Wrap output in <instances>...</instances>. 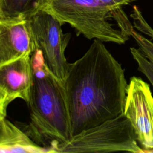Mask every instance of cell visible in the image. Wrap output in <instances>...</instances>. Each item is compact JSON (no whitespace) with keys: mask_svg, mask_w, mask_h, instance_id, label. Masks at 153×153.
I'll use <instances>...</instances> for the list:
<instances>
[{"mask_svg":"<svg viewBox=\"0 0 153 153\" xmlns=\"http://www.w3.org/2000/svg\"><path fill=\"white\" fill-rule=\"evenodd\" d=\"M35 50L27 20L0 22V65L31 56Z\"/></svg>","mask_w":153,"mask_h":153,"instance_id":"obj_8","label":"cell"},{"mask_svg":"<svg viewBox=\"0 0 153 153\" xmlns=\"http://www.w3.org/2000/svg\"><path fill=\"white\" fill-rule=\"evenodd\" d=\"M131 36L134 39L139 49L152 62H153V42L133 30Z\"/></svg>","mask_w":153,"mask_h":153,"instance_id":"obj_12","label":"cell"},{"mask_svg":"<svg viewBox=\"0 0 153 153\" xmlns=\"http://www.w3.org/2000/svg\"><path fill=\"white\" fill-rule=\"evenodd\" d=\"M72 136L123 113L128 84L124 69L102 41L94 39L69 63L63 82Z\"/></svg>","mask_w":153,"mask_h":153,"instance_id":"obj_1","label":"cell"},{"mask_svg":"<svg viewBox=\"0 0 153 153\" xmlns=\"http://www.w3.org/2000/svg\"><path fill=\"white\" fill-rule=\"evenodd\" d=\"M130 53L137 64L138 70L146 76L153 86V62L150 60L139 48L131 47Z\"/></svg>","mask_w":153,"mask_h":153,"instance_id":"obj_11","label":"cell"},{"mask_svg":"<svg viewBox=\"0 0 153 153\" xmlns=\"http://www.w3.org/2000/svg\"><path fill=\"white\" fill-rule=\"evenodd\" d=\"M40 9L88 39L124 44L134 30L123 7L110 6L100 0H43Z\"/></svg>","mask_w":153,"mask_h":153,"instance_id":"obj_3","label":"cell"},{"mask_svg":"<svg viewBox=\"0 0 153 153\" xmlns=\"http://www.w3.org/2000/svg\"><path fill=\"white\" fill-rule=\"evenodd\" d=\"M33 83L28 134L38 144L54 148L72 137L63 82L47 67L43 55L36 49L31 55Z\"/></svg>","mask_w":153,"mask_h":153,"instance_id":"obj_2","label":"cell"},{"mask_svg":"<svg viewBox=\"0 0 153 153\" xmlns=\"http://www.w3.org/2000/svg\"><path fill=\"white\" fill-rule=\"evenodd\" d=\"M43 0H40L39 2ZM106 4L114 7H121L128 5L136 0H100ZM39 6V5H38Z\"/></svg>","mask_w":153,"mask_h":153,"instance_id":"obj_13","label":"cell"},{"mask_svg":"<svg viewBox=\"0 0 153 153\" xmlns=\"http://www.w3.org/2000/svg\"><path fill=\"white\" fill-rule=\"evenodd\" d=\"M117 151L144 152L131 122L123 113L72 136L56 149L58 153Z\"/></svg>","mask_w":153,"mask_h":153,"instance_id":"obj_4","label":"cell"},{"mask_svg":"<svg viewBox=\"0 0 153 153\" xmlns=\"http://www.w3.org/2000/svg\"><path fill=\"white\" fill-rule=\"evenodd\" d=\"M123 114L131 122L144 152L153 150V96L149 85L142 78H130Z\"/></svg>","mask_w":153,"mask_h":153,"instance_id":"obj_6","label":"cell"},{"mask_svg":"<svg viewBox=\"0 0 153 153\" xmlns=\"http://www.w3.org/2000/svg\"><path fill=\"white\" fill-rule=\"evenodd\" d=\"M35 43L36 49L41 50L49 69L62 82L65 79L69 63L65 51L71 35L64 34L63 25L50 13L38 10L27 19Z\"/></svg>","mask_w":153,"mask_h":153,"instance_id":"obj_5","label":"cell"},{"mask_svg":"<svg viewBox=\"0 0 153 153\" xmlns=\"http://www.w3.org/2000/svg\"><path fill=\"white\" fill-rule=\"evenodd\" d=\"M146 34H147L148 35L150 36L151 37H152V38H153V29H152V28H150V29L148 30V31L147 32Z\"/></svg>","mask_w":153,"mask_h":153,"instance_id":"obj_14","label":"cell"},{"mask_svg":"<svg viewBox=\"0 0 153 153\" xmlns=\"http://www.w3.org/2000/svg\"><path fill=\"white\" fill-rule=\"evenodd\" d=\"M32 83L31 56L0 65V118L6 117L8 105L17 98L29 105Z\"/></svg>","mask_w":153,"mask_h":153,"instance_id":"obj_7","label":"cell"},{"mask_svg":"<svg viewBox=\"0 0 153 153\" xmlns=\"http://www.w3.org/2000/svg\"><path fill=\"white\" fill-rule=\"evenodd\" d=\"M1 153L56 152L54 148L41 146L28 134L17 127L6 117L0 118Z\"/></svg>","mask_w":153,"mask_h":153,"instance_id":"obj_9","label":"cell"},{"mask_svg":"<svg viewBox=\"0 0 153 153\" xmlns=\"http://www.w3.org/2000/svg\"><path fill=\"white\" fill-rule=\"evenodd\" d=\"M40 0H0V22L27 20L38 11Z\"/></svg>","mask_w":153,"mask_h":153,"instance_id":"obj_10","label":"cell"}]
</instances>
